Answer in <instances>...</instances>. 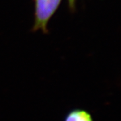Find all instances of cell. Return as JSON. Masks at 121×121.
Returning a JSON list of instances; mask_svg holds the SVG:
<instances>
[{
	"label": "cell",
	"instance_id": "cell-1",
	"mask_svg": "<svg viewBox=\"0 0 121 121\" xmlns=\"http://www.w3.org/2000/svg\"><path fill=\"white\" fill-rule=\"evenodd\" d=\"M61 0H36L35 23L33 30L47 33V23L60 4Z\"/></svg>",
	"mask_w": 121,
	"mask_h": 121
},
{
	"label": "cell",
	"instance_id": "cell-2",
	"mask_svg": "<svg viewBox=\"0 0 121 121\" xmlns=\"http://www.w3.org/2000/svg\"><path fill=\"white\" fill-rule=\"evenodd\" d=\"M65 121H93L89 113L83 110H75L67 114Z\"/></svg>",
	"mask_w": 121,
	"mask_h": 121
},
{
	"label": "cell",
	"instance_id": "cell-3",
	"mask_svg": "<svg viewBox=\"0 0 121 121\" xmlns=\"http://www.w3.org/2000/svg\"><path fill=\"white\" fill-rule=\"evenodd\" d=\"M69 3L70 7L72 9H73L75 7V0H69Z\"/></svg>",
	"mask_w": 121,
	"mask_h": 121
}]
</instances>
